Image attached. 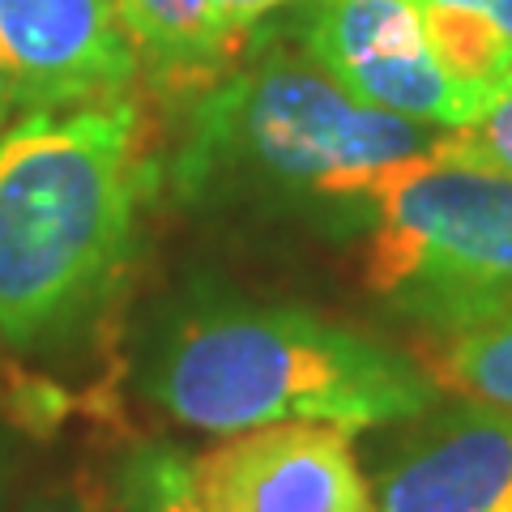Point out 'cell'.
I'll return each instance as SVG.
<instances>
[{
    "mask_svg": "<svg viewBox=\"0 0 512 512\" xmlns=\"http://www.w3.org/2000/svg\"><path fill=\"white\" fill-rule=\"evenodd\" d=\"M13 111H18V94H13V77H9V64L0 56V133L9 128Z\"/></svg>",
    "mask_w": 512,
    "mask_h": 512,
    "instance_id": "15",
    "label": "cell"
},
{
    "mask_svg": "<svg viewBox=\"0 0 512 512\" xmlns=\"http://www.w3.org/2000/svg\"><path fill=\"white\" fill-rule=\"evenodd\" d=\"M376 512H512V410L440 402L410 419V431L372 478Z\"/></svg>",
    "mask_w": 512,
    "mask_h": 512,
    "instance_id": "7",
    "label": "cell"
},
{
    "mask_svg": "<svg viewBox=\"0 0 512 512\" xmlns=\"http://www.w3.org/2000/svg\"><path fill=\"white\" fill-rule=\"evenodd\" d=\"M26 512H90L82 500H73V495H52V500H39L30 504Z\"/></svg>",
    "mask_w": 512,
    "mask_h": 512,
    "instance_id": "16",
    "label": "cell"
},
{
    "mask_svg": "<svg viewBox=\"0 0 512 512\" xmlns=\"http://www.w3.org/2000/svg\"><path fill=\"white\" fill-rule=\"evenodd\" d=\"M111 13L158 90H210L231 47L222 43L210 0H111Z\"/></svg>",
    "mask_w": 512,
    "mask_h": 512,
    "instance_id": "8",
    "label": "cell"
},
{
    "mask_svg": "<svg viewBox=\"0 0 512 512\" xmlns=\"http://www.w3.org/2000/svg\"><path fill=\"white\" fill-rule=\"evenodd\" d=\"M278 5H291V0H210V13H214V26H218L222 43L235 52V43Z\"/></svg>",
    "mask_w": 512,
    "mask_h": 512,
    "instance_id": "13",
    "label": "cell"
},
{
    "mask_svg": "<svg viewBox=\"0 0 512 512\" xmlns=\"http://www.w3.org/2000/svg\"><path fill=\"white\" fill-rule=\"evenodd\" d=\"M431 5H461V9H478L512 39V0H431Z\"/></svg>",
    "mask_w": 512,
    "mask_h": 512,
    "instance_id": "14",
    "label": "cell"
},
{
    "mask_svg": "<svg viewBox=\"0 0 512 512\" xmlns=\"http://www.w3.org/2000/svg\"><path fill=\"white\" fill-rule=\"evenodd\" d=\"M423 367L470 402L512 410V308L453 338H431Z\"/></svg>",
    "mask_w": 512,
    "mask_h": 512,
    "instance_id": "10",
    "label": "cell"
},
{
    "mask_svg": "<svg viewBox=\"0 0 512 512\" xmlns=\"http://www.w3.org/2000/svg\"><path fill=\"white\" fill-rule=\"evenodd\" d=\"M0 56L18 111L116 103L141 77L111 0H0Z\"/></svg>",
    "mask_w": 512,
    "mask_h": 512,
    "instance_id": "6",
    "label": "cell"
},
{
    "mask_svg": "<svg viewBox=\"0 0 512 512\" xmlns=\"http://www.w3.org/2000/svg\"><path fill=\"white\" fill-rule=\"evenodd\" d=\"M423 9V35L440 69L461 86H474L483 94H500L512 86V39L495 26L487 13L461 9V5H431Z\"/></svg>",
    "mask_w": 512,
    "mask_h": 512,
    "instance_id": "9",
    "label": "cell"
},
{
    "mask_svg": "<svg viewBox=\"0 0 512 512\" xmlns=\"http://www.w3.org/2000/svg\"><path fill=\"white\" fill-rule=\"evenodd\" d=\"M150 192L128 99L22 111L0 133V338L35 346L103 299Z\"/></svg>",
    "mask_w": 512,
    "mask_h": 512,
    "instance_id": "2",
    "label": "cell"
},
{
    "mask_svg": "<svg viewBox=\"0 0 512 512\" xmlns=\"http://www.w3.org/2000/svg\"><path fill=\"white\" fill-rule=\"evenodd\" d=\"M141 389L167 419L205 436L278 423L355 436L410 423L440 402L419 359L308 308L248 299L188 303L154 342Z\"/></svg>",
    "mask_w": 512,
    "mask_h": 512,
    "instance_id": "1",
    "label": "cell"
},
{
    "mask_svg": "<svg viewBox=\"0 0 512 512\" xmlns=\"http://www.w3.org/2000/svg\"><path fill=\"white\" fill-rule=\"evenodd\" d=\"M431 154L444 158V163L495 171V175H508L512 180V86L495 94L478 120L461 124V128H444L436 137V146H431Z\"/></svg>",
    "mask_w": 512,
    "mask_h": 512,
    "instance_id": "12",
    "label": "cell"
},
{
    "mask_svg": "<svg viewBox=\"0 0 512 512\" xmlns=\"http://www.w3.org/2000/svg\"><path fill=\"white\" fill-rule=\"evenodd\" d=\"M436 137L427 124L350 99L312 60L269 56L201 94L171 158V188L188 205L282 192L329 201L359 175L427 154Z\"/></svg>",
    "mask_w": 512,
    "mask_h": 512,
    "instance_id": "3",
    "label": "cell"
},
{
    "mask_svg": "<svg viewBox=\"0 0 512 512\" xmlns=\"http://www.w3.org/2000/svg\"><path fill=\"white\" fill-rule=\"evenodd\" d=\"M205 512H376L350 431L278 423L192 457Z\"/></svg>",
    "mask_w": 512,
    "mask_h": 512,
    "instance_id": "5",
    "label": "cell"
},
{
    "mask_svg": "<svg viewBox=\"0 0 512 512\" xmlns=\"http://www.w3.org/2000/svg\"><path fill=\"white\" fill-rule=\"evenodd\" d=\"M116 512H205L192 457L175 444H137L120 461Z\"/></svg>",
    "mask_w": 512,
    "mask_h": 512,
    "instance_id": "11",
    "label": "cell"
},
{
    "mask_svg": "<svg viewBox=\"0 0 512 512\" xmlns=\"http://www.w3.org/2000/svg\"><path fill=\"white\" fill-rule=\"evenodd\" d=\"M329 201L376 218L367 286L431 338L512 308V180L419 154L350 180Z\"/></svg>",
    "mask_w": 512,
    "mask_h": 512,
    "instance_id": "4",
    "label": "cell"
}]
</instances>
